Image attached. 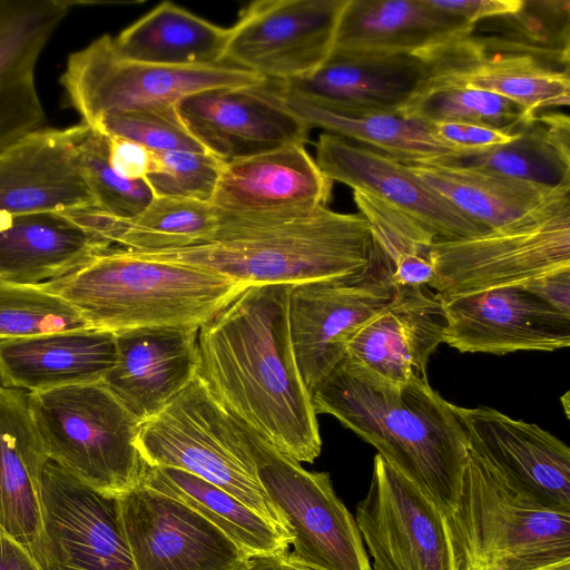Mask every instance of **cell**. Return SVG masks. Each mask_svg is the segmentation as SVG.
<instances>
[{"instance_id": "43", "label": "cell", "mask_w": 570, "mask_h": 570, "mask_svg": "<svg viewBox=\"0 0 570 570\" xmlns=\"http://www.w3.org/2000/svg\"><path fill=\"white\" fill-rule=\"evenodd\" d=\"M224 164L207 151H155L145 183L154 197L210 203Z\"/></svg>"}, {"instance_id": "42", "label": "cell", "mask_w": 570, "mask_h": 570, "mask_svg": "<svg viewBox=\"0 0 570 570\" xmlns=\"http://www.w3.org/2000/svg\"><path fill=\"white\" fill-rule=\"evenodd\" d=\"M79 148L95 208L125 219L138 215L151 202L154 196L145 180L125 179L110 167L102 134L89 128Z\"/></svg>"}, {"instance_id": "16", "label": "cell", "mask_w": 570, "mask_h": 570, "mask_svg": "<svg viewBox=\"0 0 570 570\" xmlns=\"http://www.w3.org/2000/svg\"><path fill=\"white\" fill-rule=\"evenodd\" d=\"M440 299L446 320L443 343L462 353L552 352L570 345V314L521 284Z\"/></svg>"}, {"instance_id": "46", "label": "cell", "mask_w": 570, "mask_h": 570, "mask_svg": "<svg viewBox=\"0 0 570 570\" xmlns=\"http://www.w3.org/2000/svg\"><path fill=\"white\" fill-rule=\"evenodd\" d=\"M430 3L470 24L517 11L522 0H430Z\"/></svg>"}, {"instance_id": "8", "label": "cell", "mask_w": 570, "mask_h": 570, "mask_svg": "<svg viewBox=\"0 0 570 570\" xmlns=\"http://www.w3.org/2000/svg\"><path fill=\"white\" fill-rule=\"evenodd\" d=\"M439 297L518 285L570 267V185L521 218L482 235L430 247Z\"/></svg>"}, {"instance_id": "30", "label": "cell", "mask_w": 570, "mask_h": 570, "mask_svg": "<svg viewBox=\"0 0 570 570\" xmlns=\"http://www.w3.org/2000/svg\"><path fill=\"white\" fill-rule=\"evenodd\" d=\"M110 247L60 213L0 216V281L37 286L81 269Z\"/></svg>"}, {"instance_id": "5", "label": "cell", "mask_w": 570, "mask_h": 570, "mask_svg": "<svg viewBox=\"0 0 570 570\" xmlns=\"http://www.w3.org/2000/svg\"><path fill=\"white\" fill-rule=\"evenodd\" d=\"M445 519L464 570H530L570 559V511L542 507L470 449Z\"/></svg>"}, {"instance_id": "39", "label": "cell", "mask_w": 570, "mask_h": 570, "mask_svg": "<svg viewBox=\"0 0 570 570\" xmlns=\"http://www.w3.org/2000/svg\"><path fill=\"white\" fill-rule=\"evenodd\" d=\"M421 122L456 121L514 130L533 118L511 99L470 88H448L414 95L401 111Z\"/></svg>"}, {"instance_id": "35", "label": "cell", "mask_w": 570, "mask_h": 570, "mask_svg": "<svg viewBox=\"0 0 570 570\" xmlns=\"http://www.w3.org/2000/svg\"><path fill=\"white\" fill-rule=\"evenodd\" d=\"M141 485L174 498L218 528L248 557L289 551L294 538L223 489L186 471L145 464Z\"/></svg>"}, {"instance_id": "15", "label": "cell", "mask_w": 570, "mask_h": 570, "mask_svg": "<svg viewBox=\"0 0 570 570\" xmlns=\"http://www.w3.org/2000/svg\"><path fill=\"white\" fill-rule=\"evenodd\" d=\"M119 505L136 570H242L249 558L197 511L141 484Z\"/></svg>"}, {"instance_id": "29", "label": "cell", "mask_w": 570, "mask_h": 570, "mask_svg": "<svg viewBox=\"0 0 570 570\" xmlns=\"http://www.w3.org/2000/svg\"><path fill=\"white\" fill-rule=\"evenodd\" d=\"M48 461L28 393L0 385V525L30 551L41 535V481Z\"/></svg>"}, {"instance_id": "20", "label": "cell", "mask_w": 570, "mask_h": 570, "mask_svg": "<svg viewBox=\"0 0 570 570\" xmlns=\"http://www.w3.org/2000/svg\"><path fill=\"white\" fill-rule=\"evenodd\" d=\"M428 286H396L392 299L348 340L344 360L370 379L403 385L425 379L431 355L443 343L442 302Z\"/></svg>"}, {"instance_id": "27", "label": "cell", "mask_w": 570, "mask_h": 570, "mask_svg": "<svg viewBox=\"0 0 570 570\" xmlns=\"http://www.w3.org/2000/svg\"><path fill=\"white\" fill-rule=\"evenodd\" d=\"M115 358V334L89 327L0 340V385L40 392L101 382Z\"/></svg>"}, {"instance_id": "36", "label": "cell", "mask_w": 570, "mask_h": 570, "mask_svg": "<svg viewBox=\"0 0 570 570\" xmlns=\"http://www.w3.org/2000/svg\"><path fill=\"white\" fill-rule=\"evenodd\" d=\"M407 166L433 190L488 230L521 218L560 187L439 163Z\"/></svg>"}, {"instance_id": "17", "label": "cell", "mask_w": 570, "mask_h": 570, "mask_svg": "<svg viewBox=\"0 0 570 570\" xmlns=\"http://www.w3.org/2000/svg\"><path fill=\"white\" fill-rule=\"evenodd\" d=\"M315 161L334 183L365 193L405 214L434 243L489 232L421 180L407 166L382 151L323 132Z\"/></svg>"}, {"instance_id": "1", "label": "cell", "mask_w": 570, "mask_h": 570, "mask_svg": "<svg viewBox=\"0 0 570 570\" xmlns=\"http://www.w3.org/2000/svg\"><path fill=\"white\" fill-rule=\"evenodd\" d=\"M291 284L250 285L198 330V374L217 401L276 450L313 463L316 413L295 360Z\"/></svg>"}, {"instance_id": "44", "label": "cell", "mask_w": 570, "mask_h": 570, "mask_svg": "<svg viewBox=\"0 0 570 570\" xmlns=\"http://www.w3.org/2000/svg\"><path fill=\"white\" fill-rule=\"evenodd\" d=\"M424 124L434 139L455 153L481 151L510 142L519 136V126L514 130H501L456 121Z\"/></svg>"}, {"instance_id": "22", "label": "cell", "mask_w": 570, "mask_h": 570, "mask_svg": "<svg viewBox=\"0 0 570 570\" xmlns=\"http://www.w3.org/2000/svg\"><path fill=\"white\" fill-rule=\"evenodd\" d=\"M422 59L425 72L414 95L448 88L484 90L513 100L531 116L570 104L569 69L530 56L485 51L470 33Z\"/></svg>"}, {"instance_id": "21", "label": "cell", "mask_w": 570, "mask_h": 570, "mask_svg": "<svg viewBox=\"0 0 570 570\" xmlns=\"http://www.w3.org/2000/svg\"><path fill=\"white\" fill-rule=\"evenodd\" d=\"M469 449L542 507L570 511V449L534 423L458 406Z\"/></svg>"}, {"instance_id": "51", "label": "cell", "mask_w": 570, "mask_h": 570, "mask_svg": "<svg viewBox=\"0 0 570 570\" xmlns=\"http://www.w3.org/2000/svg\"><path fill=\"white\" fill-rule=\"evenodd\" d=\"M568 395H569V393H566V394H564V399H566V401H564V402H563V401H561V402H563V405H564V409H566V413H567V415L569 414V410H568V405H569V396H568Z\"/></svg>"}, {"instance_id": "26", "label": "cell", "mask_w": 570, "mask_h": 570, "mask_svg": "<svg viewBox=\"0 0 570 570\" xmlns=\"http://www.w3.org/2000/svg\"><path fill=\"white\" fill-rule=\"evenodd\" d=\"M472 28L463 19L433 7L430 0H346L332 53L422 58L468 36Z\"/></svg>"}, {"instance_id": "10", "label": "cell", "mask_w": 570, "mask_h": 570, "mask_svg": "<svg viewBox=\"0 0 570 570\" xmlns=\"http://www.w3.org/2000/svg\"><path fill=\"white\" fill-rule=\"evenodd\" d=\"M240 424L258 479L294 538L288 556L318 570H371L354 515L335 493L330 474L305 470Z\"/></svg>"}, {"instance_id": "47", "label": "cell", "mask_w": 570, "mask_h": 570, "mask_svg": "<svg viewBox=\"0 0 570 570\" xmlns=\"http://www.w3.org/2000/svg\"><path fill=\"white\" fill-rule=\"evenodd\" d=\"M521 285L542 302L570 314V267L540 275Z\"/></svg>"}, {"instance_id": "18", "label": "cell", "mask_w": 570, "mask_h": 570, "mask_svg": "<svg viewBox=\"0 0 570 570\" xmlns=\"http://www.w3.org/2000/svg\"><path fill=\"white\" fill-rule=\"evenodd\" d=\"M186 127L206 151L228 163L308 141L311 129L271 85L216 88L177 104Z\"/></svg>"}, {"instance_id": "33", "label": "cell", "mask_w": 570, "mask_h": 570, "mask_svg": "<svg viewBox=\"0 0 570 570\" xmlns=\"http://www.w3.org/2000/svg\"><path fill=\"white\" fill-rule=\"evenodd\" d=\"M228 28L164 1L114 38L124 58L160 66L223 62Z\"/></svg>"}, {"instance_id": "31", "label": "cell", "mask_w": 570, "mask_h": 570, "mask_svg": "<svg viewBox=\"0 0 570 570\" xmlns=\"http://www.w3.org/2000/svg\"><path fill=\"white\" fill-rule=\"evenodd\" d=\"M110 246L134 252H159L194 246L215 232L218 215L210 203L153 197L131 218H117L95 207L61 213Z\"/></svg>"}, {"instance_id": "45", "label": "cell", "mask_w": 570, "mask_h": 570, "mask_svg": "<svg viewBox=\"0 0 570 570\" xmlns=\"http://www.w3.org/2000/svg\"><path fill=\"white\" fill-rule=\"evenodd\" d=\"M105 137L110 167L125 179L145 180L153 169L155 151L130 139L117 136Z\"/></svg>"}, {"instance_id": "2", "label": "cell", "mask_w": 570, "mask_h": 570, "mask_svg": "<svg viewBox=\"0 0 570 570\" xmlns=\"http://www.w3.org/2000/svg\"><path fill=\"white\" fill-rule=\"evenodd\" d=\"M316 414H330L373 445L401 474L450 515L459 500L469 455L454 405L428 377L403 385L376 382L343 360L313 392Z\"/></svg>"}, {"instance_id": "40", "label": "cell", "mask_w": 570, "mask_h": 570, "mask_svg": "<svg viewBox=\"0 0 570 570\" xmlns=\"http://www.w3.org/2000/svg\"><path fill=\"white\" fill-rule=\"evenodd\" d=\"M88 328L65 299L38 286L0 281V340Z\"/></svg>"}, {"instance_id": "12", "label": "cell", "mask_w": 570, "mask_h": 570, "mask_svg": "<svg viewBox=\"0 0 570 570\" xmlns=\"http://www.w3.org/2000/svg\"><path fill=\"white\" fill-rule=\"evenodd\" d=\"M354 519L371 570H464L444 513L379 453Z\"/></svg>"}, {"instance_id": "25", "label": "cell", "mask_w": 570, "mask_h": 570, "mask_svg": "<svg viewBox=\"0 0 570 570\" xmlns=\"http://www.w3.org/2000/svg\"><path fill=\"white\" fill-rule=\"evenodd\" d=\"M333 181L302 145L225 163L210 200L222 214L306 212L327 207Z\"/></svg>"}, {"instance_id": "19", "label": "cell", "mask_w": 570, "mask_h": 570, "mask_svg": "<svg viewBox=\"0 0 570 570\" xmlns=\"http://www.w3.org/2000/svg\"><path fill=\"white\" fill-rule=\"evenodd\" d=\"M85 124L37 129L0 155V216L95 207L80 157Z\"/></svg>"}, {"instance_id": "50", "label": "cell", "mask_w": 570, "mask_h": 570, "mask_svg": "<svg viewBox=\"0 0 570 570\" xmlns=\"http://www.w3.org/2000/svg\"><path fill=\"white\" fill-rule=\"evenodd\" d=\"M530 570H570V559L546 564Z\"/></svg>"}, {"instance_id": "28", "label": "cell", "mask_w": 570, "mask_h": 570, "mask_svg": "<svg viewBox=\"0 0 570 570\" xmlns=\"http://www.w3.org/2000/svg\"><path fill=\"white\" fill-rule=\"evenodd\" d=\"M424 72V60L420 57L332 53L311 75L272 82L283 91L328 107L401 115Z\"/></svg>"}, {"instance_id": "11", "label": "cell", "mask_w": 570, "mask_h": 570, "mask_svg": "<svg viewBox=\"0 0 570 570\" xmlns=\"http://www.w3.org/2000/svg\"><path fill=\"white\" fill-rule=\"evenodd\" d=\"M395 291L392 265L377 245L372 263L360 273L292 285L289 334L298 371L311 394L344 360L351 336L392 299Z\"/></svg>"}, {"instance_id": "13", "label": "cell", "mask_w": 570, "mask_h": 570, "mask_svg": "<svg viewBox=\"0 0 570 570\" xmlns=\"http://www.w3.org/2000/svg\"><path fill=\"white\" fill-rule=\"evenodd\" d=\"M346 0H258L228 28L223 62L268 81L311 75L331 56Z\"/></svg>"}, {"instance_id": "32", "label": "cell", "mask_w": 570, "mask_h": 570, "mask_svg": "<svg viewBox=\"0 0 570 570\" xmlns=\"http://www.w3.org/2000/svg\"><path fill=\"white\" fill-rule=\"evenodd\" d=\"M266 81L284 106L309 129L321 128L405 164L431 163L455 153L434 139L424 122L400 114L328 107L283 91L274 82Z\"/></svg>"}, {"instance_id": "38", "label": "cell", "mask_w": 570, "mask_h": 570, "mask_svg": "<svg viewBox=\"0 0 570 570\" xmlns=\"http://www.w3.org/2000/svg\"><path fill=\"white\" fill-rule=\"evenodd\" d=\"M374 242L392 265L395 286H428L433 277V239L410 217L365 193L353 190Z\"/></svg>"}, {"instance_id": "48", "label": "cell", "mask_w": 570, "mask_h": 570, "mask_svg": "<svg viewBox=\"0 0 570 570\" xmlns=\"http://www.w3.org/2000/svg\"><path fill=\"white\" fill-rule=\"evenodd\" d=\"M0 570H42L31 551L1 525Z\"/></svg>"}, {"instance_id": "14", "label": "cell", "mask_w": 570, "mask_h": 570, "mask_svg": "<svg viewBox=\"0 0 570 570\" xmlns=\"http://www.w3.org/2000/svg\"><path fill=\"white\" fill-rule=\"evenodd\" d=\"M42 570H136L119 498L102 494L48 461L41 481Z\"/></svg>"}, {"instance_id": "24", "label": "cell", "mask_w": 570, "mask_h": 570, "mask_svg": "<svg viewBox=\"0 0 570 570\" xmlns=\"http://www.w3.org/2000/svg\"><path fill=\"white\" fill-rule=\"evenodd\" d=\"M198 330L114 333L115 364L102 383L140 424L159 413L198 373Z\"/></svg>"}, {"instance_id": "4", "label": "cell", "mask_w": 570, "mask_h": 570, "mask_svg": "<svg viewBox=\"0 0 570 570\" xmlns=\"http://www.w3.org/2000/svg\"><path fill=\"white\" fill-rule=\"evenodd\" d=\"M75 307L89 328H200L247 285L213 271L110 247L81 269L37 285Z\"/></svg>"}, {"instance_id": "3", "label": "cell", "mask_w": 570, "mask_h": 570, "mask_svg": "<svg viewBox=\"0 0 570 570\" xmlns=\"http://www.w3.org/2000/svg\"><path fill=\"white\" fill-rule=\"evenodd\" d=\"M217 215L215 232L202 244L131 252L213 271L247 286L295 285L350 276L368 267L376 253L370 225L360 213L320 207L306 212Z\"/></svg>"}, {"instance_id": "23", "label": "cell", "mask_w": 570, "mask_h": 570, "mask_svg": "<svg viewBox=\"0 0 570 570\" xmlns=\"http://www.w3.org/2000/svg\"><path fill=\"white\" fill-rule=\"evenodd\" d=\"M70 7L62 0H0V155L43 127L36 67Z\"/></svg>"}, {"instance_id": "49", "label": "cell", "mask_w": 570, "mask_h": 570, "mask_svg": "<svg viewBox=\"0 0 570 570\" xmlns=\"http://www.w3.org/2000/svg\"><path fill=\"white\" fill-rule=\"evenodd\" d=\"M242 570H318L292 559L287 553L249 557Z\"/></svg>"}, {"instance_id": "34", "label": "cell", "mask_w": 570, "mask_h": 570, "mask_svg": "<svg viewBox=\"0 0 570 570\" xmlns=\"http://www.w3.org/2000/svg\"><path fill=\"white\" fill-rule=\"evenodd\" d=\"M468 167L544 186L570 185V121L567 114L539 112L519 126L510 142L473 153H453L435 161Z\"/></svg>"}, {"instance_id": "7", "label": "cell", "mask_w": 570, "mask_h": 570, "mask_svg": "<svg viewBox=\"0 0 570 570\" xmlns=\"http://www.w3.org/2000/svg\"><path fill=\"white\" fill-rule=\"evenodd\" d=\"M28 406L49 461L111 497L140 483L141 424L102 381L28 392Z\"/></svg>"}, {"instance_id": "41", "label": "cell", "mask_w": 570, "mask_h": 570, "mask_svg": "<svg viewBox=\"0 0 570 570\" xmlns=\"http://www.w3.org/2000/svg\"><path fill=\"white\" fill-rule=\"evenodd\" d=\"M90 129L105 136L130 139L156 153L206 151L186 127L177 105H151L109 112Z\"/></svg>"}, {"instance_id": "9", "label": "cell", "mask_w": 570, "mask_h": 570, "mask_svg": "<svg viewBox=\"0 0 570 570\" xmlns=\"http://www.w3.org/2000/svg\"><path fill=\"white\" fill-rule=\"evenodd\" d=\"M263 81L259 76L226 62L173 67L129 60L116 51L109 35L70 53L60 78L69 105L89 128L109 112L177 105L202 91Z\"/></svg>"}, {"instance_id": "37", "label": "cell", "mask_w": 570, "mask_h": 570, "mask_svg": "<svg viewBox=\"0 0 570 570\" xmlns=\"http://www.w3.org/2000/svg\"><path fill=\"white\" fill-rule=\"evenodd\" d=\"M470 36L485 51L530 56L569 69L570 1L522 0L517 11L473 24Z\"/></svg>"}, {"instance_id": "6", "label": "cell", "mask_w": 570, "mask_h": 570, "mask_svg": "<svg viewBox=\"0 0 570 570\" xmlns=\"http://www.w3.org/2000/svg\"><path fill=\"white\" fill-rule=\"evenodd\" d=\"M138 448L146 465L191 473L291 534L258 479L243 425L198 373L159 413L141 423Z\"/></svg>"}]
</instances>
